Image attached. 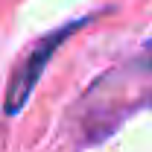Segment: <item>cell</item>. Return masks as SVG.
Here are the masks:
<instances>
[{"label": "cell", "instance_id": "obj_1", "mask_svg": "<svg viewBox=\"0 0 152 152\" xmlns=\"http://www.w3.org/2000/svg\"><path fill=\"white\" fill-rule=\"evenodd\" d=\"M79 26H82V23H73V26H67V29H61V32H56V35H50V38L41 41V47L29 56V61H26V64L18 70V76L12 79V88H9V96H6V114H18L20 108H23L26 96L32 94L38 76H41V70H44V64H47L50 56L56 53V47L61 44V38H67L73 29H79Z\"/></svg>", "mask_w": 152, "mask_h": 152}]
</instances>
